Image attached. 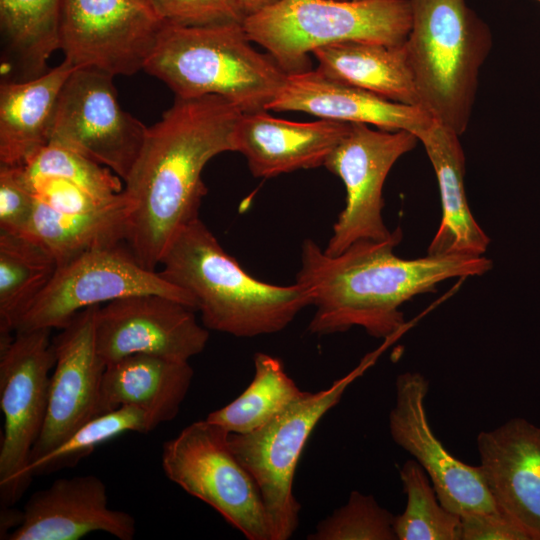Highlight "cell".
<instances>
[{
	"label": "cell",
	"instance_id": "7402d4cb",
	"mask_svg": "<svg viewBox=\"0 0 540 540\" xmlns=\"http://www.w3.org/2000/svg\"><path fill=\"white\" fill-rule=\"evenodd\" d=\"M67 61L26 80L0 85V165L24 167L49 144L61 90L73 72Z\"/></svg>",
	"mask_w": 540,
	"mask_h": 540
},
{
	"label": "cell",
	"instance_id": "8992f818",
	"mask_svg": "<svg viewBox=\"0 0 540 540\" xmlns=\"http://www.w3.org/2000/svg\"><path fill=\"white\" fill-rule=\"evenodd\" d=\"M408 0H282L244 18L248 38L287 73L310 70L309 53L342 42L402 45Z\"/></svg>",
	"mask_w": 540,
	"mask_h": 540
},
{
	"label": "cell",
	"instance_id": "1f68e13d",
	"mask_svg": "<svg viewBox=\"0 0 540 540\" xmlns=\"http://www.w3.org/2000/svg\"><path fill=\"white\" fill-rule=\"evenodd\" d=\"M394 519L390 511L372 495L357 490L347 502L321 520L308 540H395Z\"/></svg>",
	"mask_w": 540,
	"mask_h": 540
},
{
	"label": "cell",
	"instance_id": "ffe728a7",
	"mask_svg": "<svg viewBox=\"0 0 540 540\" xmlns=\"http://www.w3.org/2000/svg\"><path fill=\"white\" fill-rule=\"evenodd\" d=\"M267 110L304 112L320 119L407 130L413 134L434 120L421 107L390 101L330 79L316 69L288 74Z\"/></svg>",
	"mask_w": 540,
	"mask_h": 540
},
{
	"label": "cell",
	"instance_id": "ac0fdd59",
	"mask_svg": "<svg viewBox=\"0 0 540 540\" xmlns=\"http://www.w3.org/2000/svg\"><path fill=\"white\" fill-rule=\"evenodd\" d=\"M480 473L495 504L540 540V427L512 418L477 436Z\"/></svg>",
	"mask_w": 540,
	"mask_h": 540
},
{
	"label": "cell",
	"instance_id": "d6a6232c",
	"mask_svg": "<svg viewBox=\"0 0 540 540\" xmlns=\"http://www.w3.org/2000/svg\"><path fill=\"white\" fill-rule=\"evenodd\" d=\"M165 24L198 26L243 22L238 0H147Z\"/></svg>",
	"mask_w": 540,
	"mask_h": 540
},
{
	"label": "cell",
	"instance_id": "6da1fadb",
	"mask_svg": "<svg viewBox=\"0 0 540 540\" xmlns=\"http://www.w3.org/2000/svg\"><path fill=\"white\" fill-rule=\"evenodd\" d=\"M242 113L216 95L176 97L148 127L123 187L132 203L125 242L143 267L156 270L176 236L199 218L207 193L202 171L218 154L234 151Z\"/></svg>",
	"mask_w": 540,
	"mask_h": 540
},
{
	"label": "cell",
	"instance_id": "4316f807",
	"mask_svg": "<svg viewBox=\"0 0 540 540\" xmlns=\"http://www.w3.org/2000/svg\"><path fill=\"white\" fill-rule=\"evenodd\" d=\"M62 0H0V26L11 64L26 80L46 72L59 49Z\"/></svg>",
	"mask_w": 540,
	"mask_h": 540
},
{
	"label": "cell",
	"instance_id": "2e32d148",
	"mask_svg": "<svg viewBox=\"0 0 540 540\" xmlns=\"http://www.w3.org/2000/svg\"><path fill=\"white\" fill-rule=\"evenodd\" d=\"M99 306L78 312L52 339L55 365L50 378L48 408L30 463L55 449L99 415L101 385L107 366L96 346L95 317Z\"/></svg>",
	"mask_w": 540,
	"mask_h": 540
},
{
	"label": "cell",
	"instance_id": "ba28073f",
	"mask_svg": "<svg viewBox=\"0 0 540 540\" xmlns=\"http://www.w3.org/2000/svg\"><path fill=\"white\" fill-rule=\"evenodd\" d=\"M228 435L206 419L191 423L163 444V472L248 540H271L258 485L231 450Z\"/></svg>",
	"mask_w": 540,
	"mask_h": 540
},
{
	"label": "cell",
	"instance_id": "e0dca14e",
	"mask_svg": "<svg viewBox=\"0 0 540 540\" xmlns=\"http://www.w3.org/2000/svg\"><path fill=\"white\" fill-rule=\"evenodd\" d=\"M101 531L120 540H132L134 517L108 506L107 489L95 475L59 478L31 495L21 524L9 540H78Z\"/></svg>",
	"mask_w": 540,
	"mask_h": 540
},
{
	"label": "cell",
	"instance_id": "9a60e30c",
	"mask_svg": "<svg viewBox=\"0 0 540 540\" xmlns=\"http://www.w3.org/2000/svg\"><path fill=\"white\" fill-rule=\"evenodd\" d=\"M429 382L419 372H404L395 382V404L388 417L393 441L428 475L441 504L462 516L498 510L478 466L451 455L428 422L425 398Z\"/></svg>",
	"mask_w": 540,
	"mask_h": 540
},
{
	"label": "cell",
	"instance_id": "83f0119b",
	"mask_svg": "<svg viewBox=\"0 0 540 540\" xmlns=\"http://www.w3.org/2000/svg\"><path fill=\"white\" fill-rule=\"evenodd\" d=\"M253 361L255 372L249 386L205 418L229 433L247 434L263 427L305 392L287 374L279 358L258 352Z\"/></svg>",
	"mask_w": 540,
	"mask_h": 540
},
{
	"label": "cell",
	"instance_id": "5b68a950",
	"mask_svg": "<svg viewBox=\"0 0 540 540\" xmlns=\"http://www.w3.org/2000/svg\"><path fill=\"white\" fill-rule=\"evenodd\" d=\"M408 1L412 20L403 47L420 107L461 136L492 47L491 30L466 0Z\"/></svg>",
	"mask_w": 540,
	"mask_h": 540
},
{
	"label": "cell",
	"instance_id": "74e56055",
	"mask_svg": "<svg viewBox=\"0 0 540 540\" xmlns=\"http://www.w3.org/2000/svg\"><path fill=\"white\" fill-rule=\"evenodd\" d=\"M282 0H238L244 18L265 8L271 7Z\"/></svg>",
	"mask_w": 540,
	"mask_h": 540
},
{
	"label": "cell",
	"instance_id": "d4e9b609",
	"mask_svg": "<svg viewBox=\"0 0 540 540\" xmlns=\"http://www.w3.org/2000/svg\"><path fill=\"white\" fill-rule=\"evenodd\" d=\"M131 209L123 191L113 205L89 214L58 212L36 199L24 234L43 245L60 265L85 251L125 242Z\"/></svg>",
	"mask_w": 540,
	"mask_h": 540
},
{
	"label": "cell",
	"instance_id": "8d00e7d4",
	"mask_svg": "<svg viewBox=\"0 0 540 540\" xmlns=\"http://www.w3.org/2000/svg\"><path fill=\"white\" fill-rule=\"evenodd\" d=\"M23 511L13 509V506L1 507L0 513V538L7 539L9 530H15L22 522Z\"/></svg>",
	"mask_w": 540,
	"mask_h": 540
},
{
	"label": "cell",
	"instance_id": "9c48e42d",
	"mask_svg": "<svg viewBox=\"0 0 540 540\" xmlns=\"http://www.w3.org/2000/svg\"><path fill=\"white\" fill-rule=\"evenodd\" d=\"M139 294H157L197 311L193 297L143 267L125 242L97 247L58 265L56 273L19 319L15 332L62 329L78 312Z\"/></svg>",
	"mask_w": 540,
	"mask_h": 540
},
{
	"label": "cell",
	"instance_id": "52a82bcc",
	"mask_svg": "<svg viewBox=\"0 0 540 540\" xmlns=\"http://www.w3.org/2000/svg\"><path fill=\"white\" fill-rule=\"evenodd\" d=\"M373 360H363L326 389L305 391L263 427L247 434L229 433L231 450L253 476L260 490L271 540H287L298 527L301 505L294 495L293 483L296 467L310 435Z\"/></svg>",
	"mask_w": 540,
	"mask_h": 540
},
{
	"label": "cell",
	"instance_id": "484cf974",
	"mask_svg": "<svg viewBox=\"0 0 540 540\" xmlns=\"http://www.w3.org/2000/svg\"><path fill=\"white\" fill-rule=\"evenodd\" d=\"M55 257L25 234L0 231V339L16 324L53 278Z\"/></svg>",
	"mask_w": 540,
	"mask_h": 540
},
{
	"label": "cell",
	"instance_id": "3957f363",
	"mask_svg": "<svg viewBox=\"0 0 540 540\" xmlns=\"http://www.w3.org/2000/svg\"><path fill=\"white\" fill-rule=\"evenodd\" d=\"M160 274L190 294L203 326L236 337L279 332L311 305L295 282L269 284L248 274L200 218L187 225L160 261Z\"/></svg>",
	"mask_w": 540,
	"mask_h": 540
},
{
	"label": "cell",
	"instance_id": "d590c367",
	"mask_svg": "<svg viewBox=\"0 0 540 540\" xmlns=\"http://www.w3.org/2000/svg\"><path fill=\"white\" fill-rule=\"evenodd\" d=\"M461 518V540H531L527 532L501 509L467 513Z\"/></svg>",
	"mask_w": 540,
	"mask_h": 540
},
{
	"label": "cell",
	"instance_id": "e575fe53",
	"mask_svg": "<svg viewBox=\"0 0 540 540\" xmlns=\"http://www.w3.org/2000/svg\"><path fill=\"white\" fill-rule=\"evenodd\" d=\"M28 180L37 200L62 213H94L113 205L122 196L121 192L113 198H100L57 177H36Z\"/></svg>",
	"mask_w": 540,
	"mask_h": 540
},
{
	"label": "cell",
	"instance_id": "603a6c76",
	"mask_svg": "<svg viewBox=\"0 0 540 540\" xmlns=\"http://www.w3.org/2000/svg\"><path fill=\"white\" fill-rule=\"evenodd\" d=\"M189 362L135 354L106 366L99 415L121 406L143 410L157 427L173 420L191 386Z\"/></svg>",
	"mask_w": 540,
	"mask_h": 540
},
{
	"label": "cell",
	"instance_id": "cb8c5ba5",
	"mask_svg": "<svg viewBox=\"0 0 540 540\" xmlns=\"http://www.w3.org/2000/svg\"><path fill=\"white\" fill-rule=\"evenodd\" d=\"M316 70L330 79L390 101L420 107L413 73L402 45L342 42L315 49Z\"/></svg>",
	"mask_w": 540,
	"mask_h": 540
},
{
	"label": "cell",
	"instance_id": "277c9868",
	"mask_svg": "<svg viewBox=\"0 0 540 540\" xmlns=\"http://www.w3.org/2000/svg\"><path fill=\"white\" fill-rule=\"evenodd\" d=\"M252 43L242 22L164 24L144 71L178 98L216 95L243 113L267 110L288 74Z\"/></svg>",
	"mask_w": 540,
	"mask_h": 540
},
{
	"label": "cell",
	"instance_id": "7a4b0ae2",
	"mask_svg": "<svg viewBox=\"0 0 540 540\" xmlns=\"http://www.w3.org/2000/svg\"><path fill=\"white\" fill-rule=\"evenodd\" d=\"M401 240L398 227L389 239L359 240L338 255L326 254L311 239L303 241L296 282L308 290L315 308L311 334L357 326L387 340L406 324L401 311L405 302L434 292L445 280L481 276L493 265L485 255L456 253L403 259L394 253Z\"/></svg>",
	"mask_w": 540,
	"mask_h": 540
},
{
	"label": "cell",
	"instance_id": "836d02e7",
	"mask_svg": "<svg viewBox=\"0 0 540 540\" xmlns=\"http://www.w3.org/2000/svg\"><path fill=\"white\" fill-rule=\"evenodd\" d=\"M36 197L23 167L0 165V231L24 234Z\"/></svg>",
	"mask_w": 540,
	"mask_h": 540
},
{
	"label": "cell",
	"instance_id": "f1b7e54d",
	"mask_svg": "<svg viewBox=\"0 0 540 540\" xmlns=\"http://www.w3.org/2000/svg\"><path fill=\"white\" fill-rule=\"evenodd\" d=\"M400 478L407 497L405 510L395 515L394 530L399 540H461V518L446 509L423 468L406 461Z\"/></svg>",
	"mask_w": 540,
	"mask_h": 540
},
{
	"label": "cell",
	"instance_id": "7c38bea8",
	"mask_svg": "<svg viewBox=\"0 0 540 540\" xmlns=\"http://www.w3.org/2000/svg\"><path fill=\"white\" fill-rule=\"evenodd\" d=\"M113 78L95 68L73 70L58 99L49 143L96 161L124 182L148 127L122 109Z\"/></svg>",
	"mask_w": 540,
	"mask_h": 540
},
{
	"label": "cell",
	"instance_id": "4fadbf2b",
	"mask_svg": "<svg viewBox=\"0 0 540 540\" xmlns=\"http://www.w3.org/2000/svg\"><path fill=\"white\" fill-rule=\"evenodd\" d=\"M147 0H62L59 49L75 68L144 70L164 26Z\"/></svg>",
	"mask_w": 540,
	"mask_h": 540
},
{
	"label": "cell",
	"instance_id": "30bf717a",
	"mask_svg": "<svg viewBox=\"0 0 540 540\" xmlns=\"http://www.w3.org/2000/svg\"><path fill=\"white\" fill-rule=\"evenodd\" d=\"M50 329L16 332L0 349V504L13 506L28 488L33 448L42 432L55 351Z\"/></svg>",
	"mask_w": 540,
	"mask_h": 540
},
{
	"label": "cell",
	"instance_id": "f546056e",
	"mask_svg": "<svg viewBox=\"0 0 540 540\" xmlns=\"http://www.w3.org/2000/svg\"><path fill=\"white\" fill-rule=\"evenodd\" d=\"M156 426L141 409L121 406L97 415L79 427L55 449L29 465L34 477L73 467L94 449L126 432L149 433Z\"/></svg>",
	"mask_w": 540,
	"mask_h": 540
},
{
	"label": "cell",
	"instance_id": "44dd1931",
	"mask_svg": "<svg viewBox=\"0 0 540 540\" xmlns=\"http://www.w3.org/2000/svg\"><path fill=\"white\" fill-rule=\"evenodd\" d=\"M434 169L441 200L439 227L427 254L482 256L490 238L469 208L465 186V155L459 135L433 120L416 133Z\"/></svg>",
	"mask_w": 540,
	"mask_h": 540
},
{
	"label": "cell",
	"instance_id": "d6986e66",
	"mask_svg": "<svg viewBox=\"0 0 540 540\" xmlns=\"http://www.w3.org/2000/svg\"><path fill=\"white\" fill-rule=\"evenodd\" d=\"M350 127L351 123L327 119L289 121L268 110L244 112L234 128V151L246 158L254 177L271 178L324 166Z\"/></svg>",
	"mask_w": 540,
	"mask_h": 540
},
{
	"label": "cell",
	"instance_id": "8fae6325",
	"mask_svg": "<svg viewBox=\"0 0 540 540\" xmlns=\"http://www.w3.org/2000/svg\"><path fill=\"white\" fill-rule=\"evenodd\" d=\"M419 142L407 130L351 123L349 132L324 166L344 183L346 202L324 252L338 255L359 240L383 241L393 235L383 219V187L396 161Z\"/></svg>",
	"mask_w": 540,
	"mask_h": 540
},
{
	"label": "cell",
	"instance_id": "f35d334b",
	"mask_svg": "<svg viewBox=\"0 0 540 540\" xmlns=\"http://www.w3.org/2000/svg\"><path fill=\"white\" fill-rule=\"evenodd\" d=\"M536 1H538L540 3V0H536Z\"/></svg>",
	"mask_w": 540,
	"mask_h": 540
},
{
	"label": "cell",
	"instance_id": "5bb4252c",
	"mask_svg": "<svg viewBox=\"0 0 540 540\" xmlns=\"http://www.w3.org/2000/svg\"><path fill=\"white\" fill-rule=\"evenodd\" d=\"M194 312L157 294L110 301L96 311L98 353L106 364L135 354L189 362L209 339L208 329L197 322Z\"/></svg>",
	"mask_w": 540,
	"mask_h": 540
},
{
	"label": "cell",
	"instance_id": "4dcf8cb0",
	"mask_svg": "<svg viewBox=\"0 0 540 540\" xmlns=\"http://www.w3.org/2000/svg\"><path fill=\"white\" fill-rule=\"evenodd\" d=\"M28 178L57 177L100 198L123 191L122 179L109 168L71 149L49 143L23 167Z\"/></svg>",
	"mask_w": 540,
	"mask_h": 540
}]
</instances>
